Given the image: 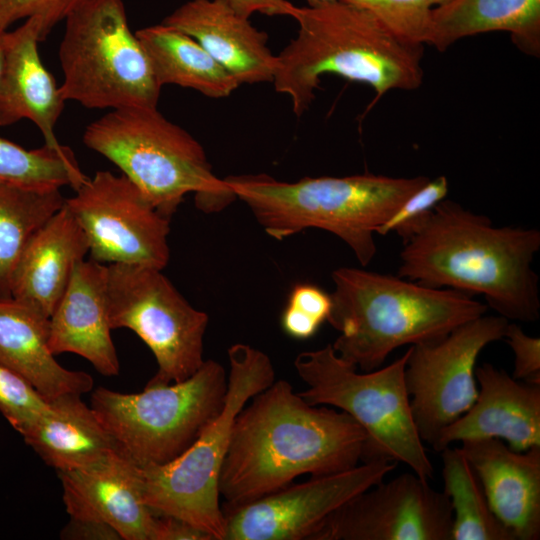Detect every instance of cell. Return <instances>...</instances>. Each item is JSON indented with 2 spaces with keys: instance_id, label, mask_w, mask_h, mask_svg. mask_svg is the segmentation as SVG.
<instances>
[{
  "instance_id": "6da1fadb",
  "label": "cell",
  "mask_w": 540,
  "mask_h": 540,
  "mask_svg": "<svg viewBox=\"0 0 540 540\" xmlns=\"http://www.w3.org/2000/svg\"><path fill=\"white\" fill-rule=\"evenodd\" d=\"M367 435L347 413L311 405L286 380L274 381L237 415L219 492L240 505L301 475L351 469L366 459Z\"/></svg>"
},
{
  "instance_id": "7a4b0ae2",
  "label": "cell",
  "mask_w": 540,
  "mask_h": 540,
  "mask_svg": "<svg viewBox=\"0 0 540 540\" xmlns=\"http://www.w3.org/2000/svg\"><path fill=\"white\" fill-rule=\"evenodd\" d=\"M536 228L496 227L490 218L444 199L403 241L397 275L433 288L482 295L507 320L540 316Z\"/></svg>"
},
{
  "instance_id": "3957f363",
  "label": "cell",
  "mask_w": 540,
  "mask_h": 540,
  "mask_svg": "<svg viewBox=\"0 0 540 540\" xmlns=\"http://www.w3.org/2000/svg\"><path fill=\"white\" fill-rule=\"evenodd\" d=\"M294 18L297 36L277 56L272 82L297 116L309 108L325 73L371 86L377 100L421 85L424 45L400 37L370 10L336 0L298 7Z\"/></svg>"
},
{
  "instance_id": "277c9868",
  "label": "cell",
  "mask_w": 540,
  "mask_h": 540,
  "mask_svg": "<svg viewBox=\"0 0 540 540\" xmlns=\"http://www.w3.org/2000/svg\"><path fill=\"white\" fill-rule=\"evenodd\" d=\"M331 278L334 291L327 321L339 332L331 345L340 358L363 372L380 368L397 348L441 339L488 309L465 292L398 275L340 267Z\"/></svg>"
},
{
  "instance_id": "5b68a950",
  "label": "cell",
  "mask_w": 540,
  "mask_h": 540,
  "mask_svg": "<svg viewBox=\"0 0 540 540\" xmlns=\"http://www.w3.org/2000/svg\"><path fill=\"white\" fill-rule=\"evenodd\" d=\"M428 180L371 173L296 182L266 174L225 179L270 237L283 240L308 228L325 230L341 239L362 267L377 253V229Z\"/></svg>"
},
{
  "instance_id": "8992f818",
  "label": "cell",
  "mask_w": 540,
  "mask_h": 540,
  "mask_svg": "<svg viewBox=\"0 0 540 540\" xmlns=\"http://www.w3.org/2000/svg\"><path fill=\"white\" fill-rule=\"evenodd\" d=\"M83 143L117 166L168 219L188 193L207 213L236 199L200 143L157 107L113 109L85 128Z\"/></svg>"
},
{
  "instance_id": "52a82bcc",
  "label": "cell",
  "mask_w": 540,
  "mask_h": 540,
  "mask_svg": "<svg viewBox=\"0 0 540 540\" xmlns=\"http://www.w3.org/2000/svg\"><path fill=\"white\" fill-rule=\"evenodd\" d=\"M229 374L223 406L196 440L177 458L140 467L143 498L158 515L173 516L223 540L219 478L235 419L243 407L275 381L269 356L248 344L228 351Z\"/></svg>"
},
{
  "instance_id": "ba28073f",
  "label": "cell",
  "mask_w": 540,
  "mask_h": 540,
  "mask_svg": "<svg viewBox=\"0 0 540 540\" xmlns=\"http://www.w3.org/2000/svg\"><path fill=\"white\" fill-rule=\"evenodd\" d=\"M408 350L385 367L359 372L331 344L299 353L294 367L305 383L299 395L311 405L337 408L367 435L366 461L386 459L407 465L428 480L434 474L416 428L404 371Z\"/></svg>"
},
{
  "instance_id": "9c48e42d",
  "label": "cell",
  "mask_w": 540,
  "mask_h": 540,
  "mask_svg": "<svg viewBox=\"0 0 540 540\" xmlns=\"http://www.w3.org/2000/svg\"><path fill=\"white\" fill-rule=\"evenodd\" d=\"M64 22L58 55L66 101L89 109L157 107L162 87L123 0H89Z\"/></svg>"
},
{
  "instance_id": "30bf717a",
  "label": "cell",
  "mask_w": 540,
  "mask_h": 540,
  "mask_svg": "<svg viewBox=\"0 0 540 540\" xmlns=\"http://www.w3.org/2000/svg\"><path fill=\"white\" fill-rule=\"evenodd\" d=\"M226 389L224 367L208 359L181 382L146 384L139 393L98 387L91 407L118 448L144 468L182 454L220 412Z\"/></svg>"
},
{
  "instance_id": "8fae6325",
  "label": "cell",
  "mask_w": 540,
  "mask_h": 540,
  "mask_svg": "<svg viewBox=\"0 0 540 540\" xmlns=\"http://www.w3.org/2000/svg\"><path fill=\"white\" fill-rule=\"evenodd\" d=\"M106 291L111 329H130L156 359L157 372L147 385L181 382L202 366L209 317L181 295L162 269L108 264Z\"/></svg>"
},
{
  "instance_id": "7c38bea8",
  "label": "cell",
  "mask_w": 540,
  "mask_h": 540,
  "mask_svg": "<svg viewBox=\"0 0 540 540\" xmlns=\"http://www.w3.org/2000/svg\"><path fill=\"white\" fill-rule=\"evenodd\" d=\"M509 322L484 314L441 339L409 346L405 385L423 442L432 446L441 431L472 406L478 393L477 358L487 345L504 338Z\"/></svg>"
},
{
  "instance_id": "4fadbf2b",
  "label": "cell",
  "mask_w": 540,
  "mask_h": 540,
  "mask_svg": "<svg viewBox=\"0 0 540 540\" xmlns=\"http://www.w3.org/2000/svg\"><path fill=\"white\" fill-rule=\"evenodd\" d=\"M65 205L83 229L91 259L164 269L170 219L123 174L97 171Z\"/></svg>"
},
{
  "instance_id": "5bb4252c",
  "label": "cell",
  "mask_w": 540,
  "mask_h": 540,
  "mask_svg": "<svg viewBox=\"0 0 540 540\" xmlns=\"http://www.w3.org/2000/svg\"><path fill=\"white\" fill-rule=\"evenodd\" d=\"M396 465L386 459L361 462L244 504H225L223 540H310L335 510L384 480Z\"/></svg>"
},
{
  "instance_id": "9a60e30c",
  "label": "cell",
  "mask_w": 540,
  "mask_h": 540,
  "mask_svg": "<svg viewBox=\"0 0 540 540\" xmlns=\"http://www.w3.org/2000/svg\"><path fill=\"white\" fill-rule=\"evenodd\" d=\"M452 519L448 496L406 472L348 500L310 540H451Z\"/></svg>"
},
{
  "instance_id": "2e32d148",
  "label": "cell",
  "mask_w": 540,
  "mask_h": 540,
  "mask_svg": "<svg viewBox=\"0 0 540 540\" xmlns=\"http://www.w3.org/2000/svg\"><path fill=\"white\" fill-rule=\"evenodd\" d=\"M58 473L70 518L105 523L124 540L152 539L156 514L144 501L140 467L120 449Z\"/></svg>"
},
{
  "instance_id": "e0dca14e",
  "label": "cell",
  "mask_w": 540,
  "mask_h": 540,
  "mask_svg": "<svg viewBox=\"0 0 540 540\" xmlns=\"http://www.w3.org/2000/svg\"><path fill=\"white\" fill-rule=\"evenodd\" d=\"M478 393L472 406L441 431L432 448L497 438L517 452L540 447V384L514 379L491 363L475 368Z\"/></svg>"
},
{
  "instance_id": "ac0fdd59",
  "label": "cell",
  "mask_w": 540,
  "mask_h": 540,
  "mask_svg": "<svg viewBox=\"0 0 540 540\" xmlns=\"http://www.w3.org/2000/svg\"><path fill=\"white\" fill-rule=\"evenodd\" d=\"M496 517L516 540L540 538V447L512 450L497 438L461 442Z\"/></svg>"
},
{
  "instance_id": "d6986e66",
  "label": "cell",
  "mask_w": 540,
  "mask_h": 540,
  "mask_svg": "<svg viewBox=\"0 0 540 540\" xmlns=\"http://www.w3.org/2000/svg\"><path fill=\"white\" fill-rule=\"evenodd\" d=\"M107 265L81 260L49 318L48 344L54 355L74 353L104 376L119 374L111 338L106 291Z\"/></svg>"
},
{
  "instance_id": "ffe728a7",
  "label": "cell",
  "mask_w": 540,
  "mask_h": 540,
  "mask_svg": "<svg viewBox=\"0 0 540 540\" xmlns=\"http://www.w3.org/2000/svg\"><path fill=\"white\" fill-rule=\"evenodd\" d=\"M162 23L194 38L239 85L273 81L277 56L267 47V34L226 0L188 1Z\"/></svg>"
},
{
  "instance_id": "44dd1931",
  "label": "cell",
  "mask_w": 540,
  "mask_h": 540,
  "mask_svg": "<svg viewBox=\"0 0 540 540\" xmlns=\"http://www.w3.org/2000/svg\"><path fill=\"white\" fill-rule=\"evenodd\" d=\"M39 42V25L33 18L6 32L5 67L0 82V126L28 119L38 127L46 146L68 153L71 149L62 145L55 135L66 100L54 76L42 63Z\"/></svg>"
},
{
  "instance_id": "7402d4cb",
  "label": "cell",
  "mask_w": 540,
  "mask_h": 540,
  "mask_svg": "<svg viewBox=\"0 0 540 540\" xmlns=\"http://www.w3.org/2000/svg\"><path fill=\"white\" fill-rule=\"evenodd\" d=\"M88 252L87 237L64 203L24 248L12 275L11 297L50 318L74 267Z\"/></svg>"
},
{
  "instance_id": "603a6c76",
  "label": "cell",
  "mask_w": 540,
  "mask_h": 540,
  "mask_svg": "<svg viewBox=\"0 0 540 540\" xmlns=\"http://www.w3.org/2000/svg\"><path fill=\"white\" fill-rule=\"evenodd\" d=\"M49 318L14 298L0 300V364L25 379L47 401L93 389L86 372L62 367L48 344Z\"/></svg>"
},
{
  "instance_id": "cb8c5ba5",
  "label": "cell",
  "mask_w": 540,
  "mask_h": 540,
  "mask_svg": "<svg viewBox=\"0 0 540 540\" xmlns=\"http://www.w3.org/2000/svg\"><path fill=\"white\" fill-rule=\"evenodd\" d=\"M23 434L25 442L58 472L88 466L119 449L81 395L65 394Z\"/></svg>"
},
{
  "instance_id": "d4e9b609",
  "label": "cell",
  "mask_w": 540,
  "mask_h": 540,
  "mask_svg": "<svg viewBox=\"0 0 540 540\" xmlns=\"http://www.w3.org/2000/svg\"><path fill=\"white\" fill-rule=\"evenodd\" d=\"M506 31L525 53L540 52V0H448L432 9L424 44L445 51L480 33Z\"/></svg>"
},
{
  "instance_id": "484cf974",
  "label": "cell",
  "mask_w": 540,
  "mask_h": 540,
  "mask_svg": "<svg viewBox=\"0 0 540 540\" xmlns=\"http://www.w3.org/2000/svg\"><path fill=\"white\" fill-rule=\"evenodd\" d=\"M135 33L161 87L178 85L210 98H223L239 86L237 80L186 33L163 23Z\"/></svg>"
},
{
  "instance_id": "4316f807",
  "label": "cell",
  "mask_w": 540,
  "mask_h": 540,
  "mask_svg": "<svg viewBox=\"0 0 540 540\" xmlns=\"http://www.w3.org/2000/svg\"><path fill=\"white\" fill-rule=\"evenodd\" d=\"M64 202L60 189H31L0 180V300L11 298L12 275L30 238Z\"/></svg>"
},
{
  "instance_id": "83f0119b",
  "label": "cell",
  "mask_w": 540,
  "mask_h": 540,
  "mask_svg": "<svg viewBox=\"0 0 540 540\" xmlns=\"http://www.w3.org/2000/svg\"><path fill=\"white\" fill-rule=\"evenodd\" d=\"M442 453L444 493L452 507L451 540H516L493 513L481 482L459 448Z\"/></svg>"
},
{
  "instance_id": "f1b7e54d",
  "label": "cell",
  "mask_w": 540,
  "mask_h": 540,
  "mask_svg": "<svg viewBox=\"0 0 540 540\" xmlns=\"http://www.w3.org/2000/svg\"><path fill=\"white\" fill-rule=\"evenodd\" d=\"M87 179L72 151L60 153L45 144L29 150L0 137L1 181L39 190H77Z\"/></svg>"
},
{
  "instance_id": "f546056e",
  "label": "cell",
  "mask_w": 540,
  "mask_h": 540,
  "mask_svg": "<svg viewBox=\"0 0 540 540\" xmlns=\"http://www.w3.org/2000/svg\"><path fill=\"white\" fill-rule=\"evenodd\" d=\"M331 296L317 285L296 284L280 319L284 333L297 340L313 337L327 321L331 310Z\"/></svg>"
},
{
  "instance_id": "4dcf8cb0",
  "label": "cell",
  "mask_w": 540,
  "mask_h": 540,
  "mask_svg": "<svg viewBox=\"0 0 540 540\" xmlns=\"http://www.w3.org/2000/svg\"><path fill=\"white\" fill-rule=\"evenodd\" d=\"M370 10L393 32L424 45L432 9L448 0H340Z\"/></svg>"
},
{
  "instance_id": "1f68e13d",
  "label": "cell",
  "mask_w": 540,
  "mask_h": 540,
  "mask_svg": "<svg viewBox=\"0 0 540 540\" xmlns=\"http://www.w3.org/2000/svg\"><path fill=\"white\" fill-rule=\"evenodd\" d=\"M49 407L25 379L0 364V411L22 435Z\"/></svg>"
},
{
  "instance_id": "d6a6232c",
  "label": "cell",
  "mask_w": 540,
  "mask_h": 540,
  "mask_svg": "<svg viewBox=\"0 0 540 540\" xmlns=\"http://www.w3.org/2000/svg\"><path fill=\"white\" fill-rule=\"evenodd\" d=\"M449 183L445 176L428 180L422 187L411 194L399 208L376 231L378 235L395 232L404 241L417 223L433 208L446 199Z\"/></svg>"
},
{
  "instance_id": "836d02e7",
  "label": "cell",
  "mask_w": 540,
  "mask_h": 540,
  "mask_svg": "<svg viewBox=\"0 0 540 540\" xmlns=\"http://www.w3.org/2000/svg\"><path fill=\"white\" fill-rule=\"evenodd\" d=\"M89 0H0V26L4 29L19 20L36 19L40 41L53 28Z\"/></svg>"
},
{
  "instance_id": "e575fe53",
  "label": "cell",
  "mask_w": 540,
  "mask_h": 540,
  "mask_svg": "<svg viewBox=\"0 0 540 540\" xmlns=\"http://www.w3.org/2000/svg\"><path fill=\"white\" fill-rule=\"evenodd\" d=\"M514 353L513 378L540 384V339L526 334L516 323H508L504 338Z\"/></svg>"
},
{
  "instance_id": "d590c367",
  "label": "cell",
  "mask_w": 540,
  "mask_h": 540,
  "mask_svg": "<svg viewBox=\"0 0 540 540\" xmlns=\"http://www.w3.org/2000/svg\"><path fill=\"white\" fill-rule=\"evenodd\" d=\"M151 540H213V538L184 520L156 514Z\"/></svg>"
},
{
  "instance_id": "8d00e7d4",
  "label": "cell",
  "mask_w": 540,
  "mask_h": 540,
  "mask_svg": "<svg viewBox=\"0 0 540 540\" xmlns=\"http://www.w3.org/2000/svg\"><path fill=\"white\" fill-rule=\"evenodd\" d=\"M62 539L119 540V534L109 525L97 521L70 518L60 533Z\"/></svg>"
},
{
  "instance_id": "74e56055",
  "label": "cell",
  "mask_w": 540,
  "mask_h": 540,
  "mask_svg": "<svg viewBox=\"0 0 540 540\" xmlns=\"http://www.w3.org/2000/svg\"><path fill=\"white\" fill-rule=\"evenodd\" d=\"M241 16L249 18L253 13L268 16L295 17L298 7L288 0H226Z\"/></svg>"
},
{
  "instance_id": "f35d334b",
  "label": "cell",
  "mask_w": 540,
  "mask_h": 540,
  "mask_svg": "<svg viewBox=\"0 0 540 540\" xmlns=\"http://www.w3.org/2000/svg\"><path fill=\"white\" fill-rule=\"evenodd\" d=\"M7 29H4L0 26V82L3 75L4 67H5V35H6Z\"/></svg>"
},
{
  "instance_id": "ab89813d",
  "label": "cell",
  "mask_w": 540,
  "mask_h": 540,
  "mask_svg": "<svg viewBox=\"0 0 540 540\" xmlns=\"http://www.w3.org/2000/svg\"><path fill=\"white\" fill-rule=\"evenodd\" d=\"M330 1H336V0H307L309 6L317 5L324 2H330Z\"/></svg>"
}]
</instances>
